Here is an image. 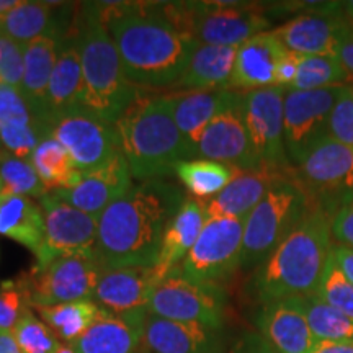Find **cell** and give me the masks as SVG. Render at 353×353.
<instances>
[{
	"label": "cell",
	"mask_w": 353,
	"mask_h": 353,
	"mask_svg": "<svg viewBox=\"0 0 353 353\" xmlns=\"http://www.w3.org/2000/svg\"><path fill=\"white\" fill-rule=\"evenodd\" d=\"M61 39L63 38L56 34H46L25 46V72L20 90L38 117H41L48 125V85L59 52Z\"/></svg>",
	"instance_id": "83f0119b"
},
{
	"label": "cell",
	"mask_w": 353,
	"mask_h": 353,
	"mask_svg": "<svg viewBox=\"0 0 353 353\" xmlns=\"http://www.w3.org/2000/svg\"><path fill=\"white\" fill-rule=\"evenodd\" d=\"M190 32L198 44L239 48L265 33L270 19L259 7L237 2H185Z\"/></svg>",
	"instance_id": "7c38bea8"
},
{
	"label": "cell",
	"mask_w": 353,
	"mask_h": 353,
	"mask_svg": "<svg viewBox=\"0 0 353 353\" xmlns=\"http://www.w3.org/2000/svg\"><path fill=\"white\" fill-rule=\"evenodd\" d=\"M311 353H353V342L316 341Z\"/></svg>",
	"instance_id": "681fc988"
},
{
	"label": "cell",
	"mask_w": 353,
	"mask_h": 353,
	"mask_svg": "<svg viewBox=\"0 0 353 353\" xmlns=\"http://www.w3.org/2000/svg\"><path fill=\"white\" fill-rule=\"evenodd\" d=\"M175 125L182 132L192 159H196V145L203 131L221 112L231 107L242 97V92L221 88V90H190L169 94Z\"/></svg>",
	"instance_id": "44dd1931"
},
{
	"label": "cell",
	"mask_w": 353,
	"mask_h": 353,
	"mask_svg": "<svg viewBox=\"0 0 353 353\" xmlns=\"http://www.w3.org/2000/svg\"><path fill=\"white\" fill-rule=\"evenodd\" d=\"M0 180H2L0 195L30 196L39 200L48 193L30 159L0 152Z\"/></svg>",
	"instance_id": "8d00e7d4"
},
{
	"label": "cell",
	"mask_w": 353,
	"mask_h": 353,
	"mask_svg": "<svg viewBox=\"0 0 353 353\" xmlns=\"http://www.w3.org/2000/svg\"><path fill=\"white\" fill-rule=\"evenodd\" d=\"M50 132L81 172L99 169L120 152L114 125L100 120L85 108L56 117Z\"/></svg>",
	"instance_id": "5bb4252c"
},
{
	"label": "cell",
	"mask_w": 353,
	"mask_h": 353,
	"mask_svg": "<svg viewBox=\"0 0 353 353\" xmlns=\"http://www.w3.org/2000/svg\"><path fill=\"white\" fill-rule=\"evenodd\" d=\"M132 185L130 165L120 151L99 169L83 172L82 180L74 188L52 192V195L83 213L100 218L112 203L130 192Z\"/></svg>",
	"instance_id": "ac0fdd59"
},
{
	"label": "cell",
	"mask_w": 353,
	"mask_h": 353,
	"mask_svg": "<svg viewBox=\"0 0 353 353\" xmlns=\"http://www.w3.org/2000/svg\"><path fill=\"white\" fill-rule=\"evenodd\" d=\"M316 296L353 319V283L348 281V278L339 268L337 262L332 257V250H330Z\"/></svg>",
	"instance_id": "74e56055"
},
{
	"label": "cell",
	"mask_w": 353,
	"mask_h": 353,
	"mask_svg": "<svg viewBox=\"0 0 353 353\" xmlns=\"http://www.w3.org/2000/svg\"><path fill=\"white\" fill-rule=\"evenodd\" d=\"M0 353H23L10 330H0Z\"/></svg>",
	"instance_id": "f907efd6"
},
{
	"label": "cell",
	"mask_w": 353,
	"mask_h": 353,
	"mask_svg": "<svg viewBox=\"0 0 353 353\" xmlns=\"http://www.w3.org/2000/svg\"><path fill=\"white\" fill-rule=\"evenodd\" d=\"M72 34L82 63V108L114 125L138 99L139 88L126 77L117 46L92 2L79 8Z\"/></svg>",
	"instance_id": "5b68a950"
},
{
	"label": "cell",
	"mask_w": 353,
	"mask_h": 353,
	"mask_svg": "<svg viewBox=\"0 0 353 353\" xmlns=\"http://www.w3.org/2000/svg\"><path fill=\"white\" fill-rule=\"evenodd\" d=\"M138 88H174L198 46L185 2H92Z\"/></svg>",
	"instance_id": "6da1fadb"
},
{
	"label": "cell",
	"mask_w": 353,
	"mask_h": 353,
	"mask_svg": "<svg viewBox=\"0 0 353 353\" xmlns=\"http://www.w3.org/2000/svg\"><path fill=\"white\" fill-rule=\"evenodd\" d=\"M348 21L337 13H304L273 30L291 52L301 56H335Z\"/></svg>",
	"instance_id": "d6986e66"
},
{
	"label": "cell",
	"mask_w": 353,
	"mask_h": 353,
	"mask_svg": "<svg viewBox=\"0 0 353 353\" xmlns=\"http://www.w3.org/2000/svg\"><path fill=\"white\" fill-rule=\"evenodd\" d=\"M332 218L317 206L276 247L255 273V290L265 304L316 294L327 265Z\"/></svg>",
	"instance_id": "3957f363"
},
{
	"label": "cell",
	"mask_w": 353,
	"mask_h": 353,
	"mask_svg": "<svg viewBox=\"0 0 353 353\" xmlns=\"http://www.w3.org/2000/svg\"><path fill=\"white\" fill-rule=\"evenodd\" d=\"M56 353H77L76 347H74V343H59V347H57V352Z\"/></svg>",
	"instance_id": "db71d44e"
},
{
	"label": "cell",
	"mask_w": 353,
	"mask_h": 353,
	"mask_svg": "<svg viewBox=\"0 0 353 353\" xmlns=\"http://www.w3.org/2000/svg\"><path fill=\"white\" fill-rule=\"evenodd\" d=\"M224 353H276L257 332H244Z\"/></svg>",
	"instance_id": "f6af8a7d"
},
{
	"label": "cell",
	"mask_w": 353,
	"mask_h": 353,
	"mask_svg": "<svg viewBox=\"0 0 353 353\" xmlns=\"http://www.w3.org/2000/svg\"><path fill=\"white\" fill-rule=\"evenodd\" d=\"M51 2H25L21 0L20 6L8 12L7 15L0 17V32L10 37L21 46H26L34 39L56 34L63 38L68 33V21L59 7H52Z\"/></svg>",
	"instance_id": "f1b7e54d"
},
{
	"label": "cell",
	"mask_w": 353,
	"mask_h": 353,
	"mask_svg": "<svg viewBox=\"0 0 353 353\" xmlns=\"http://www.w3.org/2000/svg\"><path fill=\"white\" fill-rule=\"evenodd\" d=\"M332 257L343 275L348 278V281L353 283V247L335 245L332 247Z\"/></svg>",
	"instance_id": "c3c4849f"
},
{
	"label": "cell",
	"mask_w": 353,
	"mask_h": 353,
	"mask_svg": "<svg viewBox=\"0 0 353 353\" xmlns=\"http://www.w3.org/2000/svg\"><path fill=\"white\" fill-rule=\"evenodd\" d=\"M343 87L319 90H291L285 94V148L291 164L298 165L304 156L327 134L330 113Z\"/></svg>",
	"instance_id": "4fadbf2b"
},
{
	"label": "cell",
	"mask_w": 353,
	"mask_h": 353,
	"mask_svg": "<svg viewBox=\"0 0 353 353\" xmlns=\"http://www.w3.org/2000/svg\"><path fill=\"white\" fill-rule=\"evenodd\" d=\"M260 335L276 353H311L316 339L309 329L303 298L265 304L259 316Z\"/></svg>",
	"instance_id": "ffe728a7"
},
{
	"label": "cell",
	"mask_w": 353,
	"mask_h": 353,
	"mask_svg": "<svg viewBox=\"0 0 353 353\" xmlns=\"http://www.w3.org/2000/svg\"><path fill=\"white\" fill-rule=\"evenodd\" d=\"M286 52L288 50L273 32H265L250 38L237 48L229 88L247 94L260 88L275 87L276 68Z\"/></svg>",
	"instance_id": "7402d4cb"
},
{
	"label": "cell",
	"mask_w": 353,
	"mask_h": 353,
	"mask_svg": "<svg viewBox=\"0 0 353 353\" xmlns=\"http://www.w3.org/2000/svg\"><path fill=\"white\" fill-rule=\"evenodd\" d=\"M241 169L208 159H190L180 162L174 174L193 198L205 200L223 192L241 174Z\"/></svg>",
	"instance_id": "836d02e7"
},
{
	"label": "cell",
	"mask_w": 353,
	"mask_h": 353,
	"mask_svg": "<svg viewBox=\"0 0 353 353\" xmlns=\"http://www.w3.org/2000/svg\"><path fill=\"white\" fill-rule=\"evenodd\" d=\"M144 325L132 324L101 309L94 324L74 342L77 353H139Z\"/></svg>",
	"instance_id": "f546056e"
},
{
	"label": "cell",
	"mask_w": 353,
	"mask_h": 353,
	"mask_svg": "<svg viewBox=\"0 0 353 353\" xmlns=\"http://www.w3.org/2000/svg\"><path fill=\"white\" fill-rule=\"evenodd\" d=\"M237 48L198 44L190 57L183 76L175 83V92L221 90L229 88L236 64Z\"/></svg>",
	"instance_id": "4316f807"
},
{
	"label": "cell",
	"mask_w": 353,
	"mask_h": 353,
	"mask_svg": "<svg viewBox=\"0 0 353 353\" xmlns=\"http://www.w3.org/2000/svg\"><path fill=\"white\" fill-rule=\"evenodd\" d=\"M348 74L335 56H301L291 90H319L339 87Z\"/></svg>",
	"instance_id": "d590c367"
},
{
	"label": "cell",
	"mask_w": 353,
	"mask_h": 353,
	"mask_svg": "<svg viewBox=\"0 0 353 353\" xmlns=\"http://www.w3.org/2000/svg\"><path fill=\"white\" fill-rule=\"evenodd\" d=\"M12 332L23 353H56L59 347L56 335L41 319L33 314L32 309L25 312Z\"/></svg>",
	"instance_id": "f35d334b"
},
{
	"label": "cell",
	"mask_w": 353,
	"mask_h": 353,
	"mask_svg": "<svg viewBox=\"0 0 353 353\" xmlns=\"http://www.w3.org/2000/svg\"><path fill=\"white\" fill-rule=\"evenodd\" d=\"M299 59H301V54H296V52H291V51L286 52L283 59L280 61V64H278L276 68V74H275L276 87H283L288 90V88L293 85L294 77H296V72H298Z\"/></svg>",
	"instance_id": "bcb514c9"
},
{
	"label": "cell",
	"mask_w": 353,
	"mask_h": 353,
	"mask_svg": "<svg viewBox=\"0 0 353 353\" xmlns=\"http://www.w3.org/2000/svg\"><path fill=\"white\" fill-rule=\"evenodd\" d=\"M283 87H268L244 94V118L254 156L260 167L286 170Z\"/></svg>",
	"instance_id": "9a60e30c"
},
{
	"label": "cell",
	"mask_w": 353,
	"mask_h": 353,
	"mask_svg": "<svg viewBox=\"0 0 353 353\" xmlns=\"http://www.w3.org/2000/svg\"><path fill=\"white\" fill-rule=\"evenodd\" d=\"M298 167V183L322 201L330 214L353 201V149L329 136L309 151Z\"/></svg>",
	"instance_id": "9c48e42d"
},
{
	"label": "cell",
	"mask_w": 353,
	"mask_h": 353,
	"mask_svg": "<svg viewBox=\"0 0 353 353\" xmlns=\"http://www.w3.org/2000/svg\"><path fill=\"white\" fill-rule=\"evenodd\" d=\"M306 319L316 341L353 342V319L321 301L316 294L303 298Z\"/></svg>",
	"instance_id": "e575fe53"
},
{
	"label": "cell",
	"mask_w": 353,
	"mask_h": 353,
	"mask_svg": "<svg viewBox=\"0 0 353 353\" xmlns=\"http://www.w3.org/2000/svg\"><path fill=\"white\" fill-rule=\"evenodd\" d=\"M352 88H353V87H352Z\"/></svg>",
	"instance_id": "9f6ffc18"
},
{
	"label": "cell",
	"mask_w": 353,
	"mask_h": 353,
	"mask_svg": "<svg viewBox=\"0 0 353 353\" xmlns=\"http://www.w3.org/2000/svg\"><path fill=\"white\" fill-rule=\"evenodd\" d=\"M44 216V239L37 254L33 268L63 257L97 255L99 218L74 208L59 198L46 193L38 200Z\"/></svg>",
	"instance_id": "8fae6325"
},
{
	"label": "cell",
	"mask_w": 353,
	"mask_h": 353,
	"mask_svg": "<svg viewBox=\"0 0 353 353\" xmlns=\"http://www.w3.org/2000/svg\"><path fill=\"white\" fill-rule=\"evenodd\" d=\"M149 314L221 330L224 322V294L219 286L188 280L176 268L154 288Z\"/></svg>",
	"instance_id": "30bf717a"
},
{
	"label": "cell",
	"mask_w": 353,
	"mask_h": 353,
	"mask_svg": "<svg viewBox=\"0 0 353 353\" xmlns=\"http://www.w3.org/2000/svg\"><path fill=\"white\" fill-rule=\"evenodd\" d=\"M143 347L149 353H224L219 330L148 316Z\"/></svg>",
	"instance_id": "603a6c76"
},
{
	"label": "cell",
	"mask_w": 353,
	"mask_h": 353,
	"mask_svg": "<svg viewBox=\"0 0 353 353\" xmlns=\"http://www.w3.org/2000/svg\"><path fill=\"white\" fill-rule=\"evenodd\" d=\"M342 12H343V19L353 23V0L342 2Z\"/></svg>",
	"instance_id": "f5cc1de1"
},
{
	"label": "cell",
	"mask_w": 353,
	"mask_h": 353,
	"mask_svg": "<svg viewBox=\"0 0 353 353\" xmlns=\"http://www.w3.org/2000/svg\"><path fill=\"white\" fill-rule=\"evenodd\" d=\"M329 138L353 149V88L343 87L337 103L330 113Z\"/></svg>",
	"instance_id": "b9f144b4"
},
{
	"label": "cell",
	"mask_w": 353,
	"mask_h": 353,
	"mask_svg": "<svg viewBox=\"0 0 353 353\" xmlns=\"http://www.w3.org/2000/svg\"><path fill=\"white\" fill-rule=\"evenodd\" d=\"M83 76L81 52L72 32L64 34L59 44L54 69L48 85V117L50 125L56 117L82 108Z\"/></svg>",
	"instance_id": "d4e9b609"
},
{
	"label": "cell",
	"mask_w": 353,
	"mask_h": 353,
	"mask_svg": "<svg viewBox=\"0 0 353 353\" xmlns=\"http://www.w3.org/2000/svg\"><path fill=\"white\" fill-rule=\"evenodd\" d=\"M245 219H206L205 228L179 265L180 275L205 285H216L241 267Z\"/></svg>",
	"instance_id": "ba28073f"
},
{
	"label": "cell",
	"mask_w": 353,
	"mask_h": 353,
	"mask_svg": "<svg viewBox=\"0 0 353 353\" xmlns=\"http://www.w3.org/2000/svg\"><path fill=\"white\" fill-rule=\"evenodd\" d=\"M30 110H33L32 105L28 103V100L21 94L20 88L7 85V83H0V125H3V123L13 117L30 112Z\"/></svg>",
	"instance_id": "7bdbcfd3"
},
{
	"label": "cell",
	"mask_w": 353,
	"mask_h": 353,
	"mask_svg": "<svg viewBox=\"0 0 353 353\" xmlns=\"http://www.w3.org/2000/svg\"><path fill=\"white\" fill-rule=\"evenodd\" d=\"M205 224V201L193 196H185L182 206L176 211L162 237L161 252H159L157 263L154 265L159 276L165 278L179 268L182 260L195 245Z\"/></svg>",
	"instance_id": "484cf974"
},
{
	"label": "cell",
	"mask_w": 353,
	"mask_h": 353,
	"mask_svg": "<svg viewBox=\"0 0 353 353\" xmlns=\"http://www.w3.org/2000/svg\"><path fill=\"white\" fill-rule=\"evenodd\" d=\"M161 280L154 267L105 268L94 301L110 314L144 325L152 291Z\"/></svg>",
	"instance_id": "2e32d148"
},
{
	"label": "cell",
	"mask_w": 353,
	"mask_h": 353,
	"mask_svg": "<svg viewBox=\"0 0 353 353\" xmlns=\"http://www.w3.org/2000/svg\"><path fill=\"white\" fill-rule=\"evenodd\" d=\"M25 72V48L0 32V83L21 88Z\"/></svg>",
	"instance_id": "60d3db41"
},
{
	"label": "cell",
	"mask_w": 353,
	"mask_h": 353,
	"mask_svg": "<svg viewBox=\"0 0 353 353\" xmlns=\"http://www.w3.org/2000/svg\"><path fill=\"white\" fill-rule=\"evenodd\" d=\"M105 267L97 255H76L57 259L44 268H33L20 276L30 307L94 298L95 288Z\"/></svg>",
	"instance_id": "52a82bcc"
},
{
	"label": "cell",
	"mask_w": 353,
	"mask_h": 353,
	"mask_svg": "<svg viewBox=\"0 0 353 353\" xmlns=\"http://www.w3.org/2000/svg\"><path fill=\"white\" fill-rule=\"evenodd\" d=\"M307 211V195L298 182L286 176L272 187L245 218L242 267L262 265Z\"/></svg>",
	"instance_id": "8992f818"
},
{
	"label": "cell",
	"mask_w": 353,
	"mask_h": 353,
	"mask_svg": "<svg viewBox=\"0 0 353 353\" xmlns=\"http://www.w3.org/2000/svg\"><path fill=\"white\" fill-rule=\"evenodd\" d=\"M0 236L37 254L44 239V216L39 203L30 196L0 195Z\"/></svg>",
	"instance_id": "4dcf8cb0"
},
{
	"label": "cell",
	"mask_w": 353,
	"mask_h": 353,
	"mask_svg": "<svg viewBox=\"0 0 353 353\" xmlns=\"http://www.w3.org/2000/svg\"><path fill=\"white\" fill-rule=\"evenodd\" d=\"M196 159H208L241 170L260 169L245 125L244 94L203 131L196 145Z\"/></svg>",
	"instance_id": "e0dca14e"
},
{
	"label": "cell",
	"mask_w": 353,
	"mask_h": 353,
	"mask_svg": "<svg viewBox=\"0 0 353 353\" xmlns=\"http://www.w3.org/2000/svg\"><path fill=\"white\" fill-rule=\"evenodd\" d=\"M34 311L56 339L64 343H74L94 324L101 309L94 299H81L56 306L34 307Z\"/></svg>",
	"instance_id": "d6a6232c"
},
{
	"label": "cell",
	"mask_w": 353,
	"mask_h": 353,
	"mask_svg": "<svg viewBox=\"0 0 353 353\" xmlns=\"http://www.w3.org/2000/svg\"><path fill=\"white\" fill-rule=\"evenodd\" d=\"M185 195L165 179L134 183L99 218L97 257L105 268L154 267L165 229Z\"/></svg>",
	"instance_id": "7a4b0ae2"
},
{
	"label": "cell",
	"mask_w": 353,
	"mask_h": 353,
	"mask_svg": "<svg viewBox=\"0 0 353 353\" xmlns=\"http://www.w3.org/2000/svg\"><path fill=\"white\" fill-rule=\"evenodd\" d=\"M28 309L30 303L20 280H8L0 285V330L12 332Z\"/></svg>",
	"instance_id": "ab89813d"
},
{
	"label": "cell",
	"mask_w": 353,
	"mask_h": 353,
	"mask_svg": "<svg viewBox=\"0 0 353 353\" xmlns=\"http://www.w3.org/2000/svg\"><path fill=\"white\" fill-rule=\"evenodd\" d=\"M348 21V20H347ZM337 59L341 61L342 68L345 69L348 77L353 79V23L348 21L345 33L337 50Z\"/></svg>",
	"instance_id": "7dc6e473"
},
{
	"label": "cell",
	"mask_w": 353,
	"mask_h": 353,
	"mask_svg": "<svg viewBox=\"0 0 353 353\" xmlns=\"http://www.w3.org/2000/svg\"><path fill=\"white\" fill-rule=\"evenodd\" d=\"M30 162L48 193L74 188L82 180V174L74 165L68 151L52 136L44 138L34 149Z\"/></svg>",
	"instance_id": "1f68e13d"
},
{
	"label": "cell",
	"mask_w": 353,
	"mask_h": 353,
	"mask_svg": "<svg viewBox=\"0 0 353 353\" xmlns=\"http://www.w3.org/2000/svg\"><path fill=\"white\" fill-rule=\"evenodd\" d=\"M114 130L132 179L139 182L165 179L180 162L192 159L175 125L169 94H139L114 123Z\"/></svg>",
	"instance_id": "277c9868"
},
{
	"label": "cell",
	"mask_w": 353,
	"mask_h": 353,
	"mask_svg": "<svg viewBox=\"0 0 353 353\" xmlns=\"http://www.w3.org/2000/svg\"><path fill=\"white\" fill-rule=\"evenodd\" d=\"M21 0H0V17L7 15L8 12H12L13 8L20 6Z\"/></svg>",
	"instance_id": "816d5d0a"
},
{
	"label": "cell",
	"mask_w": 353,
	"mask_h": 353,
	"mask_svg": "<svg viewBox=\"0 0 353 353\" xmlns=\"http://www.w3.org/2000/svg\"><path fill=\"white\" fill-rule=\"evenodd\" d=\"M330 232L341 245L353 247V201L334 214Z\"/></svg>",
	"instance_id": "ee69618b"
},
{
	"label": "cell",
	"mask_w": 353,
	"mask_h": 353,
	"mask_svg": "<svg viewBox=\"0 0 353 353\" xmlns=\"http://www.w3.org/2000/svg\"><path fill=\"white\" fill-rule=\"evenodd\" d=\"M0 193H2V180H0Z\"/></svg>",
	"instance_id": "11a10c76"
},
{
	"label": "cell",
	"mask_w": 353,
	"mask_h": 353,
	"mask_svg": "<svg viewBox=\"0 0 353 353\" xmlns=\"http://www.w3.org/2000/svg\"><path fill=\"white\" fill-rule=\"evenodd\" d=\"M283 179H286L285 170L268 169V167L242 170L223 192L205 201L206 219H245L250 211L270 192V188Z\"/></svg>",
	"instance_id": "cb8c5ba5"
}]
</instances>
